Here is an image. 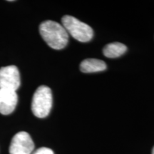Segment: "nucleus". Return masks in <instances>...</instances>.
<instances>
[{
	"label": "nucleus",
	"mask_w": 154,
	"mask_h": 154,
	"mask_svg": "<svg viewBox=\"0 0 154 154\" xmlns=\"http://www.w3.org/2000/svg\"><path fill=\"white\" fill-rule=\"evenodd\" d=\"M106 64L104 61L96 59H87L81 63L80 69L84 73H94L104 71Z\"/></svg>",
	"instance_id": "obj_7"
},
{
	"label": "nucleus",
	"mask_w": 154,
	"mask_h": 154,
	"mask_svg": "<svg viewBox=\"0 0 154 154\" xmlns=\"http://www.w3.org/2000/svg\"><path fill=\"white\" fill-rule=\"evenodd\" d=\"M34 149V143L30 135L25 131L16 134L11 139L9 146L10 154H31Z\"/></svg>",
	"instance_id": "obj_5"
},
{
	"label": "nucleus",
	"mask_w": 154,
	"mask_h": 154,
	"mask_svg": "<svg viewBox=\"0 0 154 154\" xmlns=\"http://www.w3.org/2000/svg\"><path fill=\"white\" fill-rule=\"evenodd\" d=\"M127 47L124 44L120 42H113L105 46L103 53L108 58H117L121 57L126 52Z\"/></svg>",
	"instance_id": "obj_8"
},
{
	"label": "nucleus",
	"mask_w": 154,
	"mask_h": 154,
	"mask_svg": "<svg viewBox=\"0 0 154 154\" xmlns=\"http://www.w3.org/2000/svg\"><path fill=\"white\" fill-rule=\"evenodd\" d=\"M39 33L50 47L61 49L69 42V34L62 25L54 21H44L39 26Z\"/></svg>",
	"instance_id": "obj_1"
},
{
	"label": "nucleus",
	"mask_w": 154,
	"mask_h": 154,
	"mask_svg": "<svg viewBox=\"0 0 154 154\" xmlns=\"http://www.w3.org/2000/svg\"><path fill=\"white\" fill-rule=\"evenodd\" d=\"M52 107V93L47 86H39L34 92L32 102V111L38 118H45Z\"/></svg>",
	"instance_id": "obj_2"
},
{
	"label": "nucleus",
	"mask_w": 154,
	"mask_h": 154,
	"mask_svg": "<svg viewBox=\"0 0 154 154\" xmlns=\"http://www.w3.org/2000/svg\"><path fill=\"white\" fill-rule=\"evenodd\" d=\"M18 103L17 91L0 88V113L9 115L14 111Z\"/></svg>",
	"instance_id": "obj_6"
},
{
	"label": "nucleus",
	"mask_w": 154,
	"mask_h": 154,
	"mask_svg": "<svg viewBox=\"0 0 154 154\" xmlns=\"http://www.w3.org/2000/svg\"><path fill=\"white\" fill-rule=\"evenodd\" d=\"M21 80L19 69L14 65L0 69V88L17 91L20 86Z\"/></svg>",
	"instance_id": "obj_4"
},
{
	"label": "nucleus",
	"mask_w": 154,
	"mask_h": 154,
	"mask_svg": "<svg viewBox=\"0 0 154 154\" xmlns=\"http://www.w3.org/2000/svg\"><path fill=\"white\" fill-rule=\"evenodd\" d=\"M33 154H54V151L49 148L42 147L36 150Z\"/></svg>",
	"instance_id": "obj_9"
},
{
	"label": "nucleus",
	"mask_w": 154,
	"mask_h": 154,
	"mask_svg": "<svg viewBox=\"0 0 154 154\" xmlns=\"http://www.w3.org/2000/svg\"><path fill=\"white\" fill-rule=\"evenodd\" d=\"M62 26L68 34L81 42H88L94 35L93 29L85 23L72 16L65 15L61 19Z\"/></svg>",
	"instance_id": "obj_3"
},
{
	"label": "nucleus",
	"mask_w": 154,
	"mask_h": 154,
	"mask_svg": "<svg viewBox=\"0 0 154 154\" xmlns=\"http://www.w3.org/2000/svg\"><path fill=\"white\" fill-rule=\"evenodd\" d=\"M152 154H154V147L153 148V150H152Z\"/></svg>",
	"instance_id": "obj_10"
}]
</instances>
